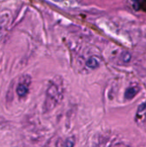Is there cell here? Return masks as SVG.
<instances>
[{
	"instance_id": "cell-5",
	"label": "cell",
	"mask_w": 146,
	"mask_h": 147,
	"mask_svg": "<svg viewBox=\"0 0 146 147\" xmlns=\"http://www.w3.org/2000/svg\"><path fill=\"white\" fill-rule=\"evenodd\" d=\"M86 66L91 70H95L100 66V60L96 57H90L86 61Z\"/></svg>"
},
{
	"instance_id": "cell-9",
	"label": "cell",
	"mask_w": 146,
	"mask_h": 147,
	"mask_svg": "<svg viewBox=\"0 0 146 147\" xmlns=\"http://www.w3.org/2000/svg\"><path fill=\"white\" fill-rule=\"evenodd\" d=\"M145 121H146V118H145Z\"/></svg>"
},
{
	"instance_id": "cell-3",
	"label": "cell",
	"mask_w": 146,
	"mask_h": 147,
	"mask_svg": "<svg viewBox=\"0 0 146 147\" xmlns=\"http://www.w3.org/2000/svg\"><path fill=\"white\" fill-rule=\"evenodd\" d=\"M141 90V87L138 84H133L128 86L125 91L124 97L126 100H132L133 99Z\"/></svg>"
},
{
	"instance_id": "cell-7",
	"label": "cell",
	"mask_w": 146,
	"mask_h": 147,
	"mask_svg": "<svg viewBox=\"0 0 146 147\" xmlns=\"http://www.w3.org/2000/svg\"><path fill=\"white\" fill-rule=\"evenodd\" d=\"M75 145V140H74V138H68L65 140V143L63 144V146H73Z\"/></svg>"
},
{
	"instance_id": "cell-6",
	"label": "cell",
	"mask_w": 146,
	"mask_h": 147,
	"mask_svg": "<svg viewBox=\"0 0 146 147\" xmlns=\"http://www.w3.org/2000/svg\"><path fill=\"white\" fill-rule=\"evenodd\" d=\"M120 59L122 64H128L132 59V55L130 54V53H128L126 51H124V52L121 53Z\"/></svg>"
},
{
	"instance_id": "cell-2",
	"label": "cell",
	"mask_w": 146,
	"mask_h": 147,
	"mask_svg": "<svg viewBox=\"0 0 146 147\" xmlns=\"http://www.w3.org/2000/svg\"><path fill=\"white\" fill-rule=\"evenodd\" d=\"M30 77L26 76L22 78V81L20 82L16 87V94L20 97H25L29 91V85H30Z\"/></svg>"
},
{
	"instance_id": "cell-8",
	"label": "cell",
	"mask_w": 146,
	"mask_h": 147,
	"mask_svg": "<svg viewBox=\"0 0 146 147\" xmlns=\"http://www.w3.org/2000/svg\"><path fill=\"white\" fill-rule=\"evenodd\" d=\"M52 1H54V2H62L64 0H52Z\"/></svg>"
},
{
	"instance_id": "cell-4",
	"label": "cell",
	"mask_w": 146,
	"mask_h": 147,
	"mask_svg": "<svg viewBox=\"0 0 146 147\" xmlns=\"http://www.w3.org/2000/svg\"><path fill=\"white\" fill-rule=\"evenodd\" d=\"M133 9L137 11L142 10L146 12V0H131Z\"/></svg>"
},
{
	"instance_id": "cell-1",
	"label": "cell",
	"mask_w": 146,
	"mask_h": 147,
	"mask_svg": "<svg viewBox=\"0 0 146 147\" xmlns=\"http://www.w3.org/2000/svg\"><path fill=\"white\" fill-rule=\"evenodd\" d=\"M65 94L64 81L61 77H54L49 83L43 103V112L48 113L54 109L63 100Z\"/></svg>"
}]
</instances>
